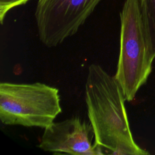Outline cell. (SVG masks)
Wrapping results in <instances>:
<instances>
[{
	"label": "cell",
	"mask_w": 155,
	"mask_h": 155,
	"mask_svg": "<svg viewBox=\"0 0 155 155\" xmlns=\"http://www.w3.org/2000/svg\"><path fill=\"white\" fill-rule=\"evenodd\" d=\"M102 0H38L35 16L40 41L48 47L74 35Z\"/></svg>",
	"instance_id": "4"
},
{
	"label": "cell",
	"mask_w": 155,
	"mask_h": 155,
	"mask_svg": "<svg viewBox=\"0 0 155 155\" xmlns=\"http://www.w3.org/2000/svg\"><path fill=\"white\" fill-rule=\"evenodd\" d=\"M94 137L90 122L79 117L53 122L44 128L38 147L54 154L99 155V150L92 142Z\"/></svg>",
	"instance_id": "5"
},
{
	"label": "cell",
	"mask_w": 155,
	"mask_h": 155,
	"mask_svg": "<svg viewBox=\"0 0 155 155\" xmlns=\"http://www.w3.org/2000/svg\"><path fill=\"white\" fill-rule=\"evenodd\" d=\"M85 99L94 131V144L101 154H150L133 139L125 106L126 99L114 75L91 64L87 72Z\"/></svg>",
	"instance_id": "1"
},
{
	"label": "cell",
	"mask_w": 155,
	"mask_h": 155,
	"mask_svg": "<svg viewBox=\"0 0 155 155\" xmlns=\"http://www.w3.org/2000/svg\"><path fill=\"white\" fill-rule=\"evenodd\" d=\"M119 54L114 76L127 101H132L152 70L139 0H125L120 13Z\"/></svg>",
	"instance_id": "3"
},
{
	"label": "cell",
	"mask_w": 155,
	"mask_h": 155,
	"mask_svg": "<svg viewBox=\"0 0 155 155\" xmlns=\"http://www.w3.org/2000/svg\"><path fill=\"white\" fill-rule=\"evenodd\" d=\"M139 4L148 57L153 62L155 59V0H139Z\"/></svg>",
	"instance_id": "6"
},
{
	"label": "cell",
	"mask_w": 155,
	"mask_h": 155,
	"mask_svg": "<svg viewBox=\"0 0 155 155\" xmlns=\"http://www.w3.org/2000/svg\"><path fill=\"white\" fill-rule=\"evenodd\" d=\"M61 112L56 87L39 82L0 84V120L4 125L44 129Z\"/></svg>",
	"instance_id": "2"
},
{
	"label": "cell",
	"mask_w": 155,
	"mask_h": 155,
	"mask_svg": "<svg viewBox=\"0 0 155 155\" xmlns=\"http://www.w3.org/2000/svg\"><path fill=\"white\" fill-rule=\"evenodd\" d=\"M30 0H0V22L3 24L7 13L12 8L25 4Z\"/></svg>",
	"instance_id": "7"
}]
</instances>
